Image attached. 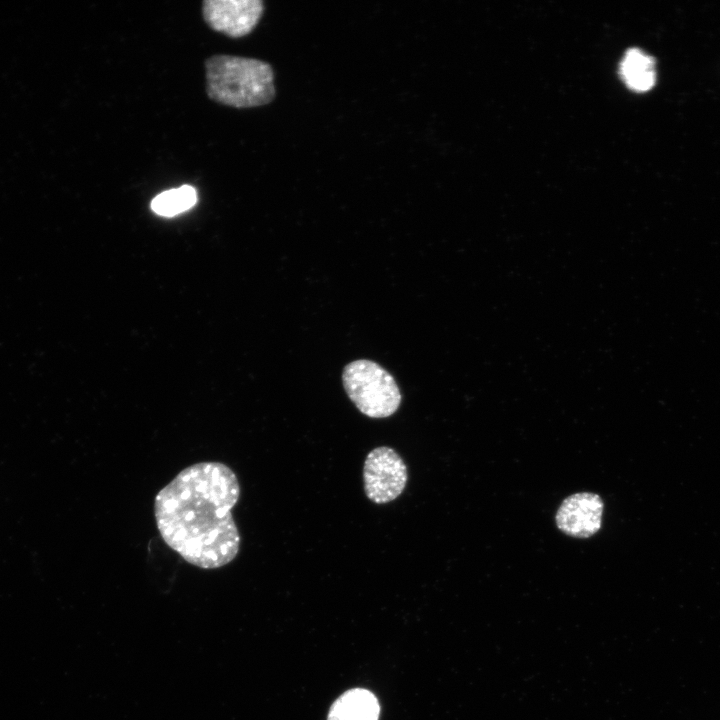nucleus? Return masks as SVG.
<instances>
[{"mask_svg":"<svg viewBox=\"0 0 720 720\" xmlns=\"http://www.w3.org/2000/svg\"><path fill=\"white\" fill-rule=\"evenodd\" d=\"M264 11L261 0H205L202 13L206 24L214 31L232 38L249 34Z\"/></svg>","mask_w":720,"mask_h":720,"instance_id":"5","label":"nucleus"},{"mask_svg":"<svg viewBox=\"0 0 720 720\" xmlns=\"http://www.w3.org/2000/svg\"><path fill=\"white\" fill-rule=\"evenodd\" d=\"M196 201L195 188L190 185H182L158 194L151 202V209L157 215L172 217L190 209Z\"/></svg>","mask_w":720,"mask_h":720,"instance_id":"9","label":"nucleus"},{"mask_svg":"<svg viewBox=\"0 0 720 720\" xmlns=\"http://www.w3.org/2000/svg\"><path fill=\"white\" fill-rule=\"evenodd\" d=\"M206 92L214 102L252 108L275 98L274 72L259 59L218 54L205 61Z\"/></svg>","mask_w":720,"mask_h":720,"instance_id":"2","label":"nucleus"},{"mask_svg":"<svg viewBox=\"0 0 720 720\" xmlns=\"http://www.w3.org/2000/svg\"><path fill=\"white\" fill-rule=\"evenodd\" d=\"M342 378L347 395L368 417H389L400 406L401 394L393 376L371 360L360 359L349 363Z\"/></svg>","mask_w":720,"mask_h":720,"instance_id":"3","label":"nucleus"},{"mask_svg":"<svg viewBox=\"0 0 720 720\" xmlns=\"http://www.w3.org/2000/svg\"><path fill=\"white\" fill-rule=\"evenodd\" d=\"M620 74L626 85L638 92L651 89L655 83V65L653 59L643 51L628 50L620 64Z\"/></svg>","mask_w":720,"mask_h":720,"instance_id":"8","label":"nucleus"},{"mask_svg":"<svg viewBox=\"0 0 720 720\" xmlns=\"http://www.w3.org/2000/svg\"><path fill=\"white\" fill-rule=\"evenodd\" d=\"M239 497L238 478L226 464L190 465L155 497L154 516L160 536L196 567H223L240 549L241 537L232 515Z\"/></svg>","mask_w":720,"mask_h":720,"instance_id":"1","label":"nucleus"},{"mask_svg":"<svg viewBox=\"0 0 720 720\" xmlns=\"http://www.w3.org/2000/svg\"><path fill=\"white\" fill-rule=\"evenodd\" d=\"M603 502L594 493L582 492L567 497L556 513V524L565 534L587 538L601 527Z\"/></svg>","mask_w":720,"mask_h":720,"instance_id":"6","label":"nucleus"},{"mask_svg":"<svg viewBox=\"0 0 720 720\" xmlns=\"http://www.w3.org/2000/svg\"><path fill=\"white\" fill-rule=\"evenodd\" d=\"M407 479L406 465L394 449L381 446L367 455L363 468L364 490L374 503L395 500L403 492Z\"/></svg>","mask_w":720,"mask_h":720,"instance_id":"4","label":"nucleus"},{"mask_svg":"<svg viewBox=\"0 0 720 720\" xmlns=\"http://www.w3.org/2000/svg\"><path fill=\"white\" fill-rule=\"evenodd\" d=\"M379 712L376 696L366 689L355 688L333 703L327 720H378Z\"/></svg>","mask_w":720,"mask_h":720,"instance_id":"7","label":"nucleus"}]
</instances>
